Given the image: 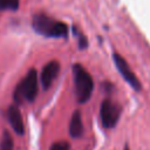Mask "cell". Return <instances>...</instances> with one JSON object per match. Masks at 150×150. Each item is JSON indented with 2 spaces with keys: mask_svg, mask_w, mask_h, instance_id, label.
I'll return each mask as SVG.
<instances>
[{
  "mask_svg": "<svg viewBox=\"0 0 150 150\" xmlns=\"http://www.w3.org/2000/svg\"><path fill=\"white\" fill-rule=\"evenodd\" d=\"M69 134L74 138H79L83 134V124H82L81 112L79 110L74 111L71 115V120L69 123Z\"/></svg>",
  "mask_w": 150,
  "mask_h": 150,
  "instance_id": "obj_8",
  "label": "cell"
},
{
  "mask_svg": "<svg viewBox=\"0 0 150 150\" xmlns=\"http://www.w3.org/2000/svg\"><path fill=\"white\" fill-rule=\"evenodd\" d=\"M33 27L39 34L52 38L66 36L68 32V27L66 23L53 20L46 14H35L33 18Z\"/></svg>",
  "mask_w": 150,
  "mask_h": 150,
  "instance_id": "obj_1",
  "label": "cell"
},
{
  "mask_svg": "<svg viewBox=\"0 0 150 150\" xmlns=\"http://www.w3.org/2000/svg\"><path fill=\"white\" fill-rule=\"evenodd\" d=\"M38 95V74L35 69L28 70L23 80L18 84L14 93V98L16 102L26 100L28 102L34 101Z\"/></svg>",
  "mask_w": 150,
  "mask_h": 150,
  "instance_id": "obj_3",
  "label": "cell"
},
{
  "mask_svg": "<svg viewBox=\"0 0 150 150\" xmlns=\"http://www.w3.org/2000/svg\"><path fill=\"white\" fill-rule=\"evenodd\" d=\"M19 7V0H0V9L16 11Z\"/></svg>",
  "mask_w": 150,
  "mask_h": 150,
  "instance_id": "obj_10",
  "label": "cell"
},
{
  "mask_svg": "<svg viewBox=\"0 0 150 150\" xmlns=\"http://www.w3.org/2000/svg\"><path fill=\"white\" fill-rule=\"evenodd\" d=\"M121 115V107L111 100H104L101 104L100 116L104 128H112L117 123Z\"/></svg>",
  "mask_w": 150,
  "mask_h": 150,
  "instance_id": "obj_4",
  "label": "cell"
},
{
  "mask_svg": "<svg viewBox=\"0 0 150 150\" xmlns=\"http://www.w3.org/2000/svg\"><path fill=\"white\" fill-rule=\"evenodd\" d=\"M74 82H75V94L79 103H84L91 96L94 89V81L90 74L81 66L74 64Z\"/></svg>",
  "mask_w": 150,
  "mask_h": 150,
  "instance_id": "obj_2",
  "label": "cell"
},
{
  "mask_svg": "<svg viewBox=\"0 0 150 150\" xmlns=\"http://www.w3.org/2000/svg\"><path fill=\"white\" fill-rule=\"evenodd\" d=\"M114 61H115V63H116L117 69H118L120 73L122 74V76L125 79V81H127L132 88H135L136 90H139V89H141V82H139V80L137 79V76L134 74V71L130 69L128 62H127L120 54H117V53L114 54Z\"/></svg>",
  "mask_w": 150,
  "mask_h": 150,
  "instance_id": "obj_5",
  "label": "cell"
},
{
  "mask_svg": "<svg viewBox=\"0 0 150 150\" xmlns=\"http://www.w3.org/2000/svg\"><path fill=\"white\" fill-rule=\"evenodd\" d=\"M50 150H70L69 143L66 141H59L53 143V145L50 146Z\"/></svg>",
  "mask_w": 150,
  "mask_h": 150,
  "instance_id": "obj_11",
  "label": "cell"
},
{
  "mask_svg": "<svg viewBox=\"0 0 150 150\" xmlns=\"http://www.w3.org/2000/svg\"><path fill=\"white\" fill-rule=\"evenodd\" d=\"M7 118L8 122L11 123L13 130L18 135H23L25 132V127H23V120L21 116V112L16 105H11L7 110Z\"/></svg>",
  "mask_w": 150,
  "mask_h": 150,
  "instance_id": "obj_7",
  "label": "cell"
},
{
  "mask_svg": "<svg viewBox=\"0 0 150 150\" xmlns=\"http://www.w3.org/2000/svg\"><path fill=\"white\" fill-rule=\"evenodd\" d=\"M59 70H60V64L57 61H50L43 67L41 73V83L45 89H48L50 87V84L59 74Z\"/></svg>",
  "mask_w": 150,
  "mask_h": 150,
  "instance_id": "obj_6",
  "label": "cell"
},
{
  "mask_svg": "<svg viewBox=\"0 0 150 150\" xmlns=\"http://www.w3.org/2000/svg\"><path fill=\"white\" fill-rule=\"evenodd\" d=\"M14 148V141L13 137L8 131H4L1 141H0V150H13Z\"/></svg>",
  "mask_w": 150,
  "mask_h": 150,
  "instance_id": "obj_9",
  "label": "cell"
}]
</instances>
